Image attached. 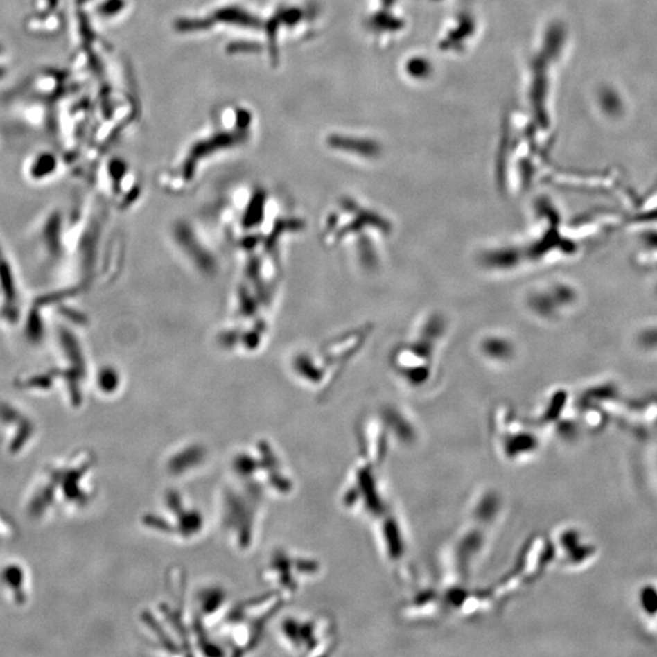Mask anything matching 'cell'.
Masks as SVG:
<instances>
[{
  "instance_id": "1",
  "label": "cell",
  "mask_w": 657,
  "mask_h": 657,
  "mask_svg": "<svg viewBox=\"0 0 657 657\" xmlns=\"http://www.w3.org/2000/svg\"><path fill=\"white\" fill-rule=\"evenodd\" d=\"M639 608L647 617L657 620V586L645 584L639 590Z\"/></svg>"
},
{
  "instance_id": "2",
  "label": "cell",
  "mask_w": 657,
  "mask_h": 657,
  "mask_svg": "<svg viewBox=\"0 0 657 657\" xmlns=\"http://www.w3.org/2000/svg\"><path fill=\"white\" fill-rule=\"evenodd\" d=\"M217 16L220 20L227 21V22L240 24L243 26H257V20L254 17L239 9H223L219 11Z\"/></svg>"
}]
</instances>
